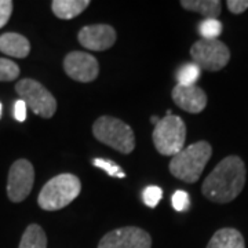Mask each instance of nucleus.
Segmentation results:
<instances>
[{
  "mask_svg": "<svg viewBox=\"0 0 248 248\" xmlns=\"http://www.w3.org/2000/svg\"><path fill=\"white\" fill-rule=\"evenodd\" d=\"M247 170L239 156H228L204 179L202 192L210 202L229 203L241 193L246 185Z\"/></svg>",
  "mask_w": 248,
  "mask_h": 248,
  "instance_id": "nucleus-1",
  "label": "nucleus"
},
{
  "mask_svg": "<svg viewBox=\"0 0 248 248\" xmlns=\"http://www.w3.org/2000/svg\"><path fill=\"white\" fill-rule=\"evenodd\" d=\"M211 145L207 141H199L172 156L169 169L178 179L186 184H195L202 177L208 160L211 159Z\"/></svg>",
  "mask_w": 248,
  "mask_h": 248,
  "instance_id": "nucleus-2",
  "label": "nucleus"
},
{
  "mask_svg": "<svg viewBox=\"0 0 248 248\" xmlns=\"http://www.w3.org/2000/svg\"><path fill=\"white\" fill-rule=\"evenodd\" d=\"M81 182L76 175L65 172L51 178L37 197V204L45 211H58L65 208L80 195Z\"/></svg>",
  "mask_w": 248,
  "mask_h": 248,
  "instance_id": "nucleus-3",
  "label": "nucleus"
},
{
  "mask_svg": "<svg viewBox=\"0 0 248 248\" xmlns=\"http://www.w3.org/2000/svg\"><path fill=\"white\" fill-rule=\"evenodd\" d=\"M93 134L101 143H105L123 155H130L135 149L133 128L113 116L98 117L93 124Z\"/></svg>",
  "mask_w": 248,
  "mask_h": 248,
  "instance_id": "nucleus-4",
  "label": "nucleus"
},
{
  "mask_svg": "<svg viewBox=\"0 0 248 248\" xmlns=\"http://www.w3.org/2000/svg\"><path fill=\"white\" fill-rule=\"evenodd\" d=\"M152 138L160 155L172 157L184 149L186 140L185 122L179 116L166 115L155 125Z\"/></svg>",
  "mask_w": 248,
  "mask_h": 248,
  "instance_id": "nucleus-5",
  "label": "nucleus"
},
{
  "mask_svg": "<svg viewBox=\"0 0 248 248\" xmlns=\"http://www.w3.org/2000/svg\"><path fill=\"white\" fill-rule=\"evenodd\" d=\"M16 91L35 115L51 119L57 110V99L45 86L33 79H22L16 84Z\"/></svg>",
  "mask_w": 248,
  "mask_h": 248,
  "instance_id": "nucleus-6",
  "label": "nucleus"
},
{
  "mask_svg": "<svg viewBox=\"0 0 248 248\" xmlns=\"http://www.w3.org/2000/svg\"><path fill=\"white\" fill-rule=\"evenodd\" d=\"M193 62L204 71L218 72L223 69L231 60V51L221 40L200 39L190 47Z\"/></svg>",
  "mask_w": 248,
  "mask_h": 248,
  "instance_id": "nucleus-7",
  "label": "nucleus"
},
{
  "mask_svg": "<svg viewBox=\"0 0 248 248\" xmlns=\"http://www.w3.org/2000/svg\"><path fill=\"white\" fill-rule=\"evenodd\" d=\"M35 184V169L31 161L19 159L13 163L7 179V196L13 203H21L31 195Z\"/></svg>",
  "mask_w": 248,
  "mask_h": 248,
  "instance_id": "nucleus-8",
  "label": "nucleus"
},
{
  "mask_svg": "<svg viewBox=\"0 0 248 248\" xmlns=\"http://www.w3.org/2000/svg\"><path fill=\"white\" fill-rule=\"evenodd\" d=\"M152 237L146 231L137 226H124L107 233L98 248H151Z\"/></svg>",
  "mask_w": 248,
  "mask_h": 248,
  "instance_id": "nucleus-9",
  "label": "nucleus"
},
{
  "mask_svg": "<svg viewBox=\"0 0 248 248\" xmlns=\"http://www.w3.org/2000/svg\"><path fill=\"white\" fill-rule=\"evenodd\" d=\"M63 69L72 80L90 83L98 78L99 65L97 58L84 51H72L63 60Z\"/></svg>",
  "mask_w": 248,
  "mask_h": 248,
  "instance_id": "nucleus-10",
  "label": "nucleus"
},
{
  "mask_svg": "<svg viewBox=\"0 0 248 248\" xmlns=\"http://www.w3.org/2000/svg\"><path fill=\"white\" fill-rule=\"evenodd\" d=\"M116 37L117 35L115 28L107 24L83 27L78 35L80 45L87 50H94V51H104L110 48L116 43Z\"/></svg>",
  "mask_w": 248,
  "mask_h": 248,
  "instance_id": "nucleus-11",
  "label": "nucleus"
},
{
  "mask_svg": "<svg viewBox=\"0 0 248 248\" xmlns=\"http://www.w3.org/2000/svg\"><path fill=\"white\" fill-rule=\"evenodd\" d=\"M172 99L175 105L187 113H200L207 107V94L199 86L177 84L172 89Z\"/></svg>",
  "mask_w": 248,
  "mask_h": 248,
  "instance_id": "nucleus-12",
  "label": "nucleus"
},
{
  "mask_svg": "<svg viewBox=\"0 0 248 248\" xmlns=\"http://www.w3.org/2000/svg\"><path fill=\"white\" fill-rule=\"evenodd\" d=\"M0 51L14 58H27L31 53V43L25 36L7 32L0 36Z\"/></svg>",
  "mask_w": 248,
  "mask_h": 248,
  "instance_id": "nucleus-13",
  "label": "nucleus"
},
{
  "mask_svg": "<svg viewBox=\"0 0 248 248\" xmlns=\"http://www.w3.org/2000/svg\"><path fill=\"white\" fill-rule=\"evenodd\" d=\"M207 248H246V241L237 229L223 228L214 233Z\"/></svg>",
  "mask_w": 248,
  "mask_h": 248,
  "instance_id": "nucleus-14",
  "label": "nucleus"
},
{
  "mask_svg": "<svg viewBox=\"0 0 248 248\" xmlns=\"http://www.w3.org/2000/svg\"><path fill=\"white\" fill-rule=\"evenodd\" d=\"M90 6V0H54L51 9L60 19H72L80 16Z\"/></svg>",
  "mask_w": 248,
  "mask_h": 248,
  "instance_id": "nucleus-15",
  "label": "nucleus"
},
{
  "mask_svg": "<svg viewBox=\"0 0 248 248\" xmlns=\"http://www.w3.org/2000/svg\"><path fill=\"white\" fill-rule=\"evenodd\" d=\"M181 6L185 10L202 14L205 19L215 18L221 14L222 3L219 0H182Z\"/></svg>",
  "mask_w": 248,
  "mask_h": 248,
  "instance_id": "nucleus-16",
  "label": "nucleus"
},
{
  "mask_svg": "<svg viewBox=\"0 0 248 248\" xmlns=\"http://www.w3.org/2000/svg\"><path fill=\"white\" fill-rule=\"evenodd\" d=\"M18 248H47V236L42 226L36 223L29 225L22 234Z\"/></svg>",
  "mask_w": 248,
  "mask_h": 248,
  "instance_id": "nucleus-17",
  "label": "nucleus"
},
{
  "mask_svg": "<svg viewBox=\"0 0 248 248\" xmlns=\"http://www.w3.org/2000/svg\"><path fill=\"white\" fill-rule=\"evenodd\" d=\"M200 72L202 69L196 65L195 62H189L185 63L182 68H179L177 73L178 84L182 86H193L197 79L200 78Z\"/></svg>",
  "mask_w": 248,
  "mask_h": 248,
  "instance_id": "nucleus-18",
  "label": "nucleus"
},
{
  "mask_svg": "<svg viewBox=\"0 0 248 248\" xmlns=\"http://www.w3.org/2000/svg\"><path fill=\"white\" fill-rule=\"evenodd\" d=\"M199 32L203 36V39L207 40H214L222 33V24L219 19L215 18H208L203 19L199 25Z\"/></svg>",
  "mask_w": 248,
  "mask_h": 248,
  "instance_id": "nucleus-19",
  "label": "nucleus"
},
{
  "mask_svg": "<svg viewBox=\"0 0 248 248\" xmlns=\"http://www.w3.org/2000/svg\"><path fill=\"white\" fill-rule=\"evenodd\" d=\"M19 76V66L7 58H0V81H14Z\"/></svg>",
  "mask_w": 248,
  "mask_h": 248,
  "instance_id": "nucleus-20",
  "label": "nucleus"
},
{
  "mask_svg": "<svg viewBox=\"0 0 248 248\" xmlns=\"http://www.w3.org/2000/svg\"><path fill=\"white\" fill-rule=\"evenodd\" d=\"M93 166H94V167H98V169L104 170V171H107L110 177H115V178L125 177V174L123 172V170L120 169V166H119V164H116L115 161H112V160L94 159L93 160Z\"/></svg>",
  "mask_w": 248,
  "mask_h": 248,
  "instance_id": "nucleus-21",
  "label": "nucleus"
},
{
  "mask_svg": "<svg viewBox=\"0 0 248 248\" xmlns=\"http://www.w3.org/2000/svg\"><path fill=\"white\" fill-rule=\"evenodd\" d=\"M161 197H163V190H161V187L156 185H152L148 186L145 190H143V193H142V199H143V203L146 204L148 207H151V208H155L159 202L161 200Z\"/></svg>",
  "mask_w": 248,
  "mask_h": 248,
  "instance_id": "nucleus-22",
  "label": "nucleus"
},
{
  "mask_svg": "<svg viewBox=\"0 0 248 248\" xmlns=\"http://www.w3.org/2000/svg\"><path fill=\"white\" fill-rule=\"evenodd\" d=\"M171 203H172L174 210H177V211H179V213H182V211H186V210L189 208L190 199H189V195L186 193L185 190H177V192L172 195Z\"/></svg>",
  "mask_w": 248,
  "mask_h": 248,
  "instance_id": "nucleus-23",
  "label": "nucleus"
},
{
  "mask_svg": "<svg viewBox=\"0 0 248 248\" xmlns=\"http://www.w3.org/2000/svg\"><path fill=\"white\" fill-rule=\"evenodd\" d=\"M11 13H13V1L0 0V29L9 22Z\"/></svg>",
  "mask_w": 248,
  "mask_h": 248,
  "instance_id": "nucleus-24",
  "label": "nucleus"
},
{
  "mask_svg": "<svg viewBox=\"0 0 248 248\" xmlns=\"http://www.w3.org/2000/svg\"><path fill=\"white\" fill-rule=\"evenodd\" d=\"M226 6L233 14H241L248 9V0H228Z\"/></svg>",
  "mask_w": 248,
  "mask_h": 248,
  "instance_id": "nucleus-25",
  "label": "nucleus"
},
{
  "mask_svg": "<svg viewBox=\"0 0 248 248\" xmlns=\"http://www.w3.org/2000/svg\"><path fill=\"white\" fill-rule=\"evenodd\" d=\"M14 117L18 122H25L27 120V104L22 99H18L14 104Z\"/></svg>",
  "mask_w": 248,
  "mask_h": 248,
  "instance_id": "nucleus-26",
  "label": "nucleus"
},
{
  "mask_svg": "<svg viewBox=\"0 0 248 248\" xmlns=\"http://www.w3.org/2000/svg\"><path fill=\"white\" fill-rule=\"evenodd\" d=\"M159 120H160V119H159V117H156V116H152V117H151V122L155 124V125L159 123Z\"/></svg>",
  "mask_w": 248,
  "mask_h": 248,
  "instance_id": "nucleus-27",
  "label": "nucleus"
},
{
  "mask_svg": "<svg viewBox=\"0 0 248 248\" xmlns=\"http://www.w3.org/2000/svg\"><path fill=\"white\" fill-rule=\"evenodd\" d=\"M0 115H1V104H0Z\"/></svg>",
  "mask_w": 248,
  "mask_h": 248,
  "instance_id": "nucleus-28",
  "label": "nucleus"
}]
</instances>
